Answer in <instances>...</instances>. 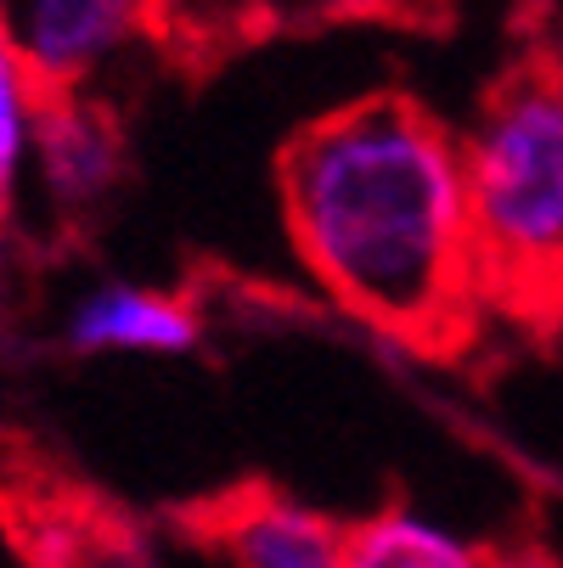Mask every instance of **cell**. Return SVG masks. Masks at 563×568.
Returning a JSON list of instances; mask_svg holds the SVG:
<instances>
[{"label": "cell", "mask_w": 563, "mask_h": 568, "mask_svg": "<svg viewBox=\"0 0 563 568\" xmlns=\"http://www.w3.org/2000/svg\"><path fill=\"white\" fill-rule=\"evenodd\" d=\"M299 265L350 321L412 361L456 366L485 338L462 135L406 85H372L277 146Z\"/></svg>", "instance_id": "cell-1"}, {"label": "cell", "mask_w": 563, "mask_h": 568, "mask_svg": "<svg viewBox=\"0 0 563 568\" xmlns=\"http://www.w3.org/2000/svg\"><path fill=\"white\" fill-rule=\"evenodd\" d=\"M462 181L479 293L502 327L563 338V7L513 0L502 62L473 97Z\"/></svg>", "instance_id": "cell-2"}, {"label": "cell", "mask_w": 563, "mask_h": 568, "mask_svg": "<svg viewBox=\"0 0 563 568\" xmlns=\"http://www.w3.org/2000/svg\"><path fill=\"white\" fill-rule=\"evenodd\" d=\"M175 535L214 551L225 568H344L350 518H333L277 478H231L170 513Z\"/></svg>", "instance_id": "cell-3"}, {"label": "cell", "mask_w": 563, "mask_h": 568, "mask_svg": "<svg viewBox=\"0 0 563 568\" xmlns=\"http://www.w3.org/2000/svg\"><path fill=\"white\" fill-rule=\"evenodd\" d=\"M0 518L29 568H164L152 535L79 478L23 467L0 496Z\"/></svg>", "instance_id": "cell-4"}, {"label": "cell", "mask_w": 563, "mask_h": 568, "mask_svg": "<svg viewBox=\"0 0 563 568\" xmlns=\"http://www.w3.org/2000/svg\"><path fill=\"white\" fill-rule=\"evenodd\" d=\"M0 34L40 91H91L124 51L164 45V0H0Z\"/></svg>", "instance_id": "cell-5"}, {"label": "cell", "mask_w": 563, "mask_h": 568, "mask_svg": "<svg viewBox=\"0 0 563 568\" xmlns=\"http://www.w3.org/2000/svg\"><path fill=\"white\" fill-rule=\"evenodd\" d=\"M29 170H34L51 214L68 231H79L91 214H102L113 203V192L124 186V170H130L119 108L97 91H40Z\"/></svg>", "instance_id": "cell-6"}, {"label": "cell", "mask_w": 563, "mask_h": 568, "mask_svg": "<svg viewBox=\"0 0 563 568\" xmlns=\"http://www.w3.org/2000/svg\"><path fill=\"white\" fill-rule=\"evenodd\" d=\"M209 338L198 287H141L102 282L62 321V349L79 361L102 355H192Z\"/></svg>", "instance_id": "cell-7"}, {"label": "cell", "mask_w": 563, "mask_h": 568, "mask_svg": "<svg viewBox=\"0 0 563 568\" xmlns=\"http://www.w3.org/2000/svg\"><path fill=\"white\" fill-rule=\"evenodd\" d=\"M344 568H491V546H468L406 501H383L378 513L350 518Z\"/></svg>", "instance_id": "cell-8"}, {"label": "cell", "mask_w": 563, "mask_h": 568, "mask_svg": "<svg viewBox=\"0 0 563 568\" xmlns=\"http://www.w3.org/2000/svg\"><path fill=\"white\" fill-rule=\"evenodd\" d=\"M260 34H271L265 0H164V40L198 62H214L220 51Z\"/></svg>", "instance_id": "cell-9"}, {"label": "cell", "mask_w": 563, "mask_h": 568, "mask_svg": "<svg viewBox=\"0 0 563 568\" xmlns=\"http://www.w3.org/2000/svg\"><path fill=\"white\" fill-rule=\"evenodd\" d=\"M34 108L40 85L12 51V40L0 34V214L18 203V186L29 175V152H34Z\"/></svg>", "instance_id": "cell-10"}, {"label": "cell", "mask_w": 563, "mask_h": 568, "mask_svg": "<svg viewBox=\"0 0 563 568\" xmlns=\"http://www.w3.org/2000/svg\"><path fill=\"white\" fill-rule=\"evenodd\" d=\"M271 29L277 23H304V18H328V23H383V29H418V34H445L456 23L462 0H265Z\"/></svg>", "instance_id": "cell-11"}, {"label": "cell", "mask_w": 563, "mask_h": 568, "mask_svg": "<svg viewBox=\"0 0 563 568\" xmlns=\"http://www.w3.org/2000/svg\"><path fill=\"white\" fill-rule=\"evenodd\" d=\"M491 568H563L541 540H530V535H519V540H507V546H491Z\"/></svg>", "instance_id": "cell-12"}]
</instances>
